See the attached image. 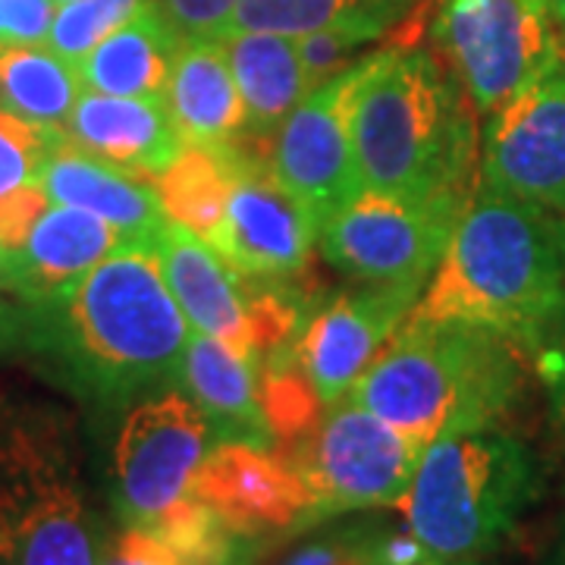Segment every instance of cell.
I'll use <instances>...</instances> for the list:
<instances>
[{
    "label": "cell",
    "instance_id": "5",
    "mask_svg": "<svg viewBox=\"0 0 565 565\" xmlns=\"http://www.w3.org/2000/svg\"><path fill=\"white\" fill-rule=\"evenodd\" d=\"M541 487L534 449L487 427L427 446L399 505L424 565L481 563L537 503Z\"/></svg>",
    "mask_w": 565,
    "mask_h": 565
},
{
    "label": "cell",
    "instance_id": "24",
    "mask_svg": "<svg viewBox=\"0 0 565 565\" xmlns=\"http://www.w3.org/2000/svg\"><path fill=\"white\" fill-rule=\"evenodd\" d=\"M258 541L236 534L202 500H185L161 522L122 527L107 565H248Z\"/></svg>",
    "mask_w": 565,
    "mask_h": 565
},
{
    "label": "cell",
    "instance_id": "15",
    "mask_svg": "<svg viewBox=\"0 0 565 565\" xmlns=\"http://www.w3.org/2000/svg\"><path fill=\"white\" fill-rule=\"evenodd\" d=\"M422 292L418 282H359L305 318L292 337V352L323 408L343 403L355 390L377 352L415 311Z\"/></svg>",
    "mask_w": 565,
    "mask_h": 565
},
{
    "label": "cell",
    "instance_id": "14",
    "mask_svg": "<svg viewBox=\"0 0 565 565\" xmlns=\"http://www.w3.org/2000/svg\"><path fill=\"white\" fill-rule=\"evenodd\" d=\"M318 223L270 170L267 148L236 145V173L217 233L207 245L245 277H299L318 243Z\"/></svg>",
    "mask_w": 565,
    "mask_h": 565
},
{
    "label": "cell",
    "instance_id": "3",
    "mask_svg": "<svg viewBox=\"0 0 565 565\" xmlns=\"http://www.w3.org/2000/svg\"><path fill=\"white\" fill-rule=\"evenodd\" d=\"M415 315L481 323L531 359L565 318L559 221L478 182Z\"/></svg>",
    "mask_w": 565,
    "mask_h": 565
},
{
    "label": "cell",
    "instance_id": "1",
    "mask_svg": "<svg viewBox=\"0 0 565 565\" xmlns=\"http://www.w3.org/2000/svg\"><path fill=\"white\" fill-rule=\"evenodd\" d=\"M35 311L44 349L82 396L120 405L154 386L180 384L192 333L163 280L154 243H122Z\"/></svg>",
    "mask_w": 565,
    "mask_h": 565
},
{
    "label": "cell",
    "instance_id": "37",
    "mask_svg": "<svg viewBox=\"0 0 565 565\" xmlns=\"http://www.w3.org/2000/svg\"><path fill=\"white\" fill-rule=\"evenodd\" d=\"M553 7V20H556V29H559V39L565 44V0H550Z\"/></svg>",
    "mask_w": 565,
    "mask_h": 565
},
{
    "label": "cell",
    "instance_id": "27",
    "mask_svg": "<svg viewBox=\"0 0 565 565\" xmlns=\"http://www.w3.org/2000/svg\"><path fill=\"white\" fill-rule=\"evenodd\" d=\"M236 145H185L177 161L154 180L161 195L163 211L170 221H177L204 243L217 233L233 173H236Z\"/></svg>",
    "mask_w": 565,
    "mask_h": 565
},
{
    "label": "cell",
    "instance_id": "20",
    "mask_svg": "<svg viewBox=\"0 0 565 565\" xmlns=\"http://www.w3.org/2000/svg\"><path fill=\"white\" fill-rule=\"evenodd\" d=\"M177 386L199 405L217 444L233 440V444L277 449V437L270 430L267 412L262 405V384H258L255 359L230 349L214 337L192 333L185 355H182Z\"/></svg>",
    "mask_w": 565,
    "mask_h": 565
},
{
    "label": "cell",
    "instance_id": "2",
    "mask_svg": "<svg viewBox=\"0 0 565 565\" xmlns=\"http://www.w3.org/2000/svg\"><path fill=\"white\" fill-rule=\"evenodd\" d=\"M352 148L364 192L427 202L471 199L478 185V110L418 39L367 54L352 95Z\"/></svg>",
    "mask_w": 565,
    "mask_h": 565
},
{
    "label": "cell",
    "instance_id": "6",
    "mask_svg": "<svg viewBox=\"0 0 565 565\" xmlns=\"http://www.w3.org/2000/svg\"><path fill=\"white\" fill-rule=\"evenodd\" d=\"M107 553L70 427L0 412V565H107Z\"/></svg>",
    "mask_w": 565,
    "mask_h": 565
},
{
    "label": "cell",
    "instance_id": "18",
    "mask_svg": "<svg viewBox=\"0 0 565 565\" xmlns=\"http://www.w3.org/2000/svg\"><path fill=\"white\" fill-rule=\"evenodd\" d=\"M35 182L54 204L82 207L132 243H154L158 230L170 221L154 180L88 154L70 136L54 141Z\"/></svg>",
    "mask_w": 565,
    "mask_h": 565
},
{
    "label": "cell",
    "instance_id": "30",
    "mask_svg": "<svg viewBox=\"0 0 565 565\" xmlns=\"http://www.w3.org/2000/svg\"><path fill=\"white\" fill-rule=\"evenodd\" d=\"M66 132L39 129L0 107V199L35 182L41 161Z\"/></svg>",
    "mask_w": 565,
    "mask_h": 565
},
{
    "label": "cell",
    "instance_id": "40",
    "mask_svg": "<svg viewBox=\"0 0 565 565\" xmlns=\"http://www.w3.org/2000/svg\"><path fill=\"white\" fill-rule=\"evenodd\" d=\"M462 565H481V563H462Z\"/></svg>",
    "mask_w": 565,
    "mask_h": 565
},
{
    "label": "cell",
    "instance_id": "19",
    "mask_svg": "<svg viewBox=\"0 0 565 565\" xmlns=\"http://www.w3.org/2000/svg\"><path fill=\"white\" fill-rule=\"evenodd\" d=\"M66 136L102 161L158 180L185 148L167 98H122L82 88Z\"/></svg>",
    "mask_w": 565,
    "mask_h": 565
},
{
    "label": "cell",
    "instance_id": "11",
    "mask_svg": "<svg viewBox=\"0 0 565 565\" xmlns=\"http://www.w3.org/2000/svg\"><path fill=\"white\" fill-rule=\"evenodd\" d=\"M468 199H396L362 192L321 226V252L333 270L359 282L427 286L444 262Z\"/></svg>",
    "mask_w": 565,
    "mask_h": 565
},
{
    "label": "cell",
    "instance_id": "23",
    "mask_svg": "<svg viewBox=\"0 0 565 565\" xmlns=\"http://www.w3.org/2000/svg\"><path fill=\"white\" fill-rule=\"evenodd\" d=\"M223 47L245 104V141L267 148L282 120L311 92L299 39L280 32H236L223 39Z\"/></svg>",
    "mask_w": 565,
    "mask_h": 565
},
{
    "label": "cell",
    "instance_id": "28",
    "mask_svg": "<svg viewBox=\"0 0 565 565\" xmlns=\"http://www.w3.org/2000/svg\"><path fill=\"white\" fill-rule=\"evenodd\" d=\"M151 0H73L57 7V17L47 32V47L66 63H76L95 51L107 35L145 10Z\"/></svg>",
    "mask_w": 565,
    "mask_h": 565
},
{
    "label": "cell",
    "instance_id": "32",
    "mask_svg": "<svg viewBox=\"0 0 565 565\" xmlns=\"http://www.w3.org/2000/svg\"><path fill=\"white\" fill-rule=\"evenodd\" d=\"M180 41H221L239 0H154Z\"/></svg>",
    "mask_w": 565,
    "mask_h": 565
},
{
    "label": "cell",
    "instance_id": "21",
    "mask_svg": "<svg viewBox=\"0 0 565 565\" xmlns=\"http://www.w3.org/2000/svg\"><path fill=\"white\" fill-rule=\"evenodd\" d=\"M430 7L434 0H239L223 39L236 32L305 35L340 25L367 44L381 39L415 41Z\"/></svg>",
    "mask_w": 565,
    "mask_h": 565
},
{
    "label": "cell",
    "instance_id": "38",
    "mask_svg": "<svg viewBox=\"0 0 565 565\" xmlns=\"http://www.w3.org/2000/svg\"><path fill=\"white\" fill-rule=\"evenodd\" d=\"M559 233H563V245H565V217H559Z\"/></svg>",
    "mask_w": 565,
    "mask_h": 565
},
{
    "label": "cell",
    "instance_id": "12",
    "mask_svg": "<svg viewBox=\"0 0 565 565\" xmlns=\"http://www.w3.org/2000/svg\"><path fill=\"white\" fill-rule=\"evenodd\" d=\"M364 63L367 54L311 88L267 145L274 177L311 214L318 230L364 192L352 148V95Z\"/></svg>",
    "mask_w": 565,
    "mask_h": 565
},
{
    "label": "cell",
    "instance_id": "17",
    "mask_svg": "<svg viewBox=\"0 0 565 565\" xmlns=\"http://www.w3.org/2000/svg\"><path fill=\"white\" fill-rule=\"evenodd\" d=\"M126 239L110 223L70 204H47L17 248L0 255V277L29 308L51 302Z\"/></svg>",
    "mask_w": 565,
    "mask_h": 565
},
{
    "label": "cell",
    "instance_id": "26",
    "mask_svg": "<svg viewBox=\"0 0 565 565\" xmlns=\"http://www.w3.org/2000/svg\"><path fill=\"white\" fill-rule=\"evenodd\" d=\"M82 95L73 63L57 57L47 44L0 47V107L39 129L66 132V120Z\"/></svg>",
    "mask_w": 565,
    "mask_h": 565
},
{
    "label": "cell",
    "instance_id": "29",
    "mask_svg": "<svg viewBox=\"0 0 565 565\" xmlns=\"http://www.w3.org/2000/svg\"><path fill=\"white\" fill-rule=\"evenodd\" d=\"M393 527L355 522L302 544L282 565H396L390 553Z\"/></svg>",
    "mask_w": 565,
    "mask_h": 565
},
{
    "label": "cell",
    "instance_id": "13",
    "mask_svg": "<svg viewBox=\"0 0 565 565\" xmlns=\"http://www.w3.org/2000/svg\"><path fill=\"white\" fill-rule=\"evenodd\" d=\"M478 182L565 217V54L484 117Z\"/></svg>",
    "mask_w": 565,
    "mask_h": 565
},
{
    "label": "cell",
    "instance_id": "9",
    "mask_svg": "<svg viewBox=\"0 0 565 565\" xmlns=\"http://www.w3.org/2000/svg\"><path fill=\"white\" fill-rule=\"evenodd\" d=\"M214 444L211 424L180 386L129 405L110 449V503L122 527L154 525L192 500Z\"/></svg>",
    "mask_w": 565,
    "mask_h": 565
},
{
    "label": "cell",
    "instance_id": "36",
    "mask_svg": "<svg viewBox=\"0 0 565 565\" xmlns=\"http://www.w3.org/2000/svg\"><path fill=\"white\" fill-rule=\"evenodd\" d=\"M541 565H565V515L559 519V525L553 531L550 544H546V553Z\"/></svg>",
    "mask_w": 565,
    "mask_h": 565
},
{
    "label": "cell",
    "instance_id": "4",
    "mask_svg": "<svg viewBox=\"0 0 565 565\" xmlns=\"http://www.w3.org/2000/svg\"><path fill=\"white\" fill-rule=\"evenodd\" d=\"M527 362L497 330L412 311L349 399L424 452L444 437L500 427L525 393Z\"/></svg>",
    "mask_w": 565,
    "mask_h": 565
},
{
    "label": "cell",
    "instance_id": "8",
    "mask_svg": "<svg viewBox=\"0 0 565 565\" xmlns=\"http://www.w3.org/2000/svg\"><path fill=\"white\" fill-rule=\"evenodd\" d=\"M427 39L478 117L503 107L565 54L550 0H434Z\"/></svg>",
    "mask_w": 565,
    "mask_h": 565
},
{
    "label": "cell",
    "instance_id": "25",
    "mask_svg": "<svg viewBox=\"0 0 565 565\" xmlns=\"http://www.w3.org/2000/svg\"><path fill=\"white\" fill-rule=\"evenodd\" d=\"M180 44V35L151 0L76 63L82 88L122 98H163Z\"/></svg>",
    "mask_w": 565,
    "mask_h": 565
},
{
    "label": "cell",
    "instance_id": "22",
    "mask_svg": "<svg viewBox=\"0 0 565 565\" xmlns=\"http://www.w3.org/2000/svg\"><path fill=\"white\" fill-rule=\"evenodd\" d=\"M163 98L185 145L245 141V104L223 41H182Z\"/></svg>",
    "mask_w": 565,
    "mask_h": 565
},
{
    "label": "cell",
    "instance_id": "16",
    "mask_svg": "<svg viewBox=\"0 0 565 565\" xmlns=\"http://www.w3.org/2000/svg\"><path fill=\"white\" fill-rule=\"evenodd\" d=\"M192 497L258 544L274 534L311 527V493L302 471L277 449L233 440L214 444Z\"/></svg>",
    "mask_w": 565,
    "mask_h": 565
},
{
    "label": "cell",
    "instance_id": "7",
    "mask_svg": "<svg viewBox=\"0 0 565 565\" xmlns=\"http://www.w3.org/2000/svg\"><path fill=\"white\" fill-rule=\"evenodd\" d=\"M154 252L189 327L255 362L289 343L305 323V296L292 277H245L177 221L158 230Z\"/></svg>",
    "mask_w": 565,
    "mask_h": 565
},
{
    "label": "cell",
    "instance_id": "31",
    "mask_svg": "<svg viewBox=\"0 0 565 565\" xmlns=\"http://www.w3.org/2000/svg\"><path fill=\"white\" fill-rule=\"evenodd\" d=\"M296 39H299V54H302L311 88L340 76L343 70H349L355 63L362 47H367V41L362 35L340 29V25L315 29V32H305V35H296Z\"/></svg>",
    "mask_w": 565,
    "mask_h": 565
},
{
    "label": "cell",
    "instance_id": "33",
    "mask_svg": "<svg viewBox=\"0 0 565 565\" xmlns=\"http://www.w3.org/2000/svg\"><path fill=\"white\" fill-rule=\"evenodd\" d=\"M57 17L54 0H0V47L44 44Z\"/></svg>",
    "mask_w": 565,
    "mask_h": 565
},
{
    "label": "cell",
    "instance_id": "34",
    "mask_svg": "<svg viewBox=\"0 0 565 565\" xmlns=\"http://www.w3.org/2000/svg\"><path fill=\"white\" fill-rule=\"evenodd\" d=\"M47 204H51V199L39 182H29V185H22V189L0 199V255L17 248L25 239V233L35 226Z\"/></svg>",
    "mask_w": 565,
    "mask_h": 565
},
{
    "label": "cell",
    "instance_id": "10",
    "mask_svg": "<svg viewBox=\"0 0 565 565\" xmlns=\"http://www.w3.org/2000/svg\"><path fill=\"white\" fill-rule=\"evenodd\" d=\"M280 452V449H277ZM311 493V527L333 515L399 505L422 449L364 405H330L302 444L282 449Z\"/></svg>",
    "mask_w": 565,
    "mask_h": 565
},
{
    "label": "cell",
    "instance_id": "35",
    "mask_svg": "<svg viewBox=\"0 0 565 565\" xmlns=\"http://www.w3.org/2000/svg\"><path fill=\"white\" fill-rule=\"evenodd\" d=\"M531 364L544 384L550 415H553V422H556L565 440V318L541 343V349L531 355Z\"/></svg>",
    "mask_w": 565,
    "mask_h": 565
},
{
    "label": "cell",
    "instance_id": "39",
    "mask_svg": "<svg viewBox=\"0 0 565 565\" xmlns=\"http://www.w3.org/2000/svg\"><path fill=\"white\" fill-rule=\"evenodd\" d=\"M54 3H57V7H63V3H73V0H54Z\"/></svg>",
    "mask_w": 565,
    "mask_h": 565
}]
</instances>
